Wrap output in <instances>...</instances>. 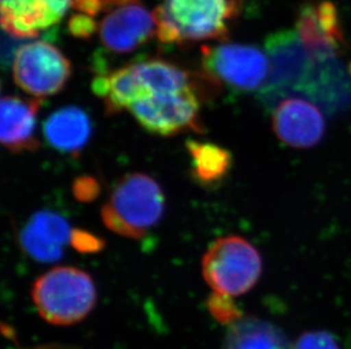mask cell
I'll list each match as a JSON object with an SVG mask.
<instances>
[{"instance_id":"1","label":"cell","mask_w":351,"mask_h":349,"mask_svg":"<svg viewBox=\"0 0 351 349\" xmlns=\"http://www.w3.org/2000/svg\"><path fill=\"white\" fill-rule=\"evenodd\" d=\"M241 8L242 0H159L157 38L167 44L226 41Z\"/></svg>"},{"instance_id":"2","label":"cell","mask_w":351,"mask_h":349,"mask_svg":"<svg viewBox=\"0 0 351 349\" xmlns=\"http://www.w3.org/2000/svg\"><path fill=\"white\" fill-rule=\"evenodd\" d=\"M165 198L162 188L148 174H125L114 185L101 209L106 227L126 238H143L162 219Z\"/></svg>"},{"instance_id":"3","label":"cell","mask_w":351,"mask_h":349,"mask_svg":"<svg viewBox=\"0 0 351 349\" xmlns=\"http://www.w3.org/2000/svg\"><path fill=\"white\" fill-rule=\"evenodd\" d=\"M32 300L47 322L72 326L86 319L97 302L93 278L73 267H57L38 278Z\"/></svg>"},{"instance_id":"4","label":"cell","mask_w":351,"mask_h":349,"mask_svg":"<svg viewBox=\"0 0 351 349\" xmlns=\"http://www.w3.org/2000/svg\"><path fill=\"white\" fill-rule=\"evenodd\" d=\"M202 276L215 293L237 297L248 293L262 276V255L240 236L216 240L202 257Z\"/></svg>"},{"instance_id":"5","label":"cell","mask_w":351,"mask_h":349,"mask_svg":"<svg viewBox=\"0 0 351 349\" xmlns=\"http://www.w3.org/2000/svg\"><path fill=\"white\" fill-rule=\"evenodd\" d=\"M202 57L209 79L237 92L261 91L269 77V58L258 47L242 43L205 46Z\"/></svg>"},{"instance_id":"6","label":"cell","mask_w":351,"mask_h":349,"mask_svg":"<svg viewBox=\"0 0 351 349\" xmlns=\"http://www.w3.org/2000/svg\"><path fill=\"white\" fill-rule=\"evenodd\" d=\"M265 53L269 77L259 91L266 105L278 103L288 93L304 92L312 70L313 58L297 31H278L267 36Z\"/></svg>"},{"instance_id":"7","label":"cell","mask_w":351,"mask_h":349,"mask_svg":"<svg viewBox=\"0 0 351 349\" xmlns=\"http://www.w3.org/2000/svg\"><path fill=\"white\" fill-rule=\"evenodd\" d=\"M12 67L17 86L38 99L62 91L72 74L70 60L57 47L43 40L24 43Z\"/></svg>"},{"instance_id":"8","label":"cell","mask_w":351,"mask_h":349,"mask_svg":"<svg viewBox=\"0 0 351 349\" xmlns=\"http://www.w3.org/2000/svg\"><path fill=\"white\" fill-rule=\"evenodd\" d=\"M200 101L195 88L165 94H153L129 109L148 132L172 136L197 129Z\"/></svg>"},{"instance_id":"9","label":"cell","mask_w":351,"mask_h":349,"mask_svg":"<svg viewBox=\"0 0 351 349\" xmlns=\"http://www.w3.org/2000/svg\"><path fill=\"white\" fill-rule=\"evenodd\" d=\"M97 32L105 49L121 55L148 42L156 34V23L154 13L140 0H134L104 13L97 21Z\"/></svg>"},{"instance_id":"10","label":"cell","mask_w":351,"mask_h":349,"mask_svg":"<svg viewBox=\"0 0 351 349\" xmlns=\"http://www.w3.org/2000/svg\"><path fill=\"white\" fill-rule=\"evenodd\" d=\"M272 125L276 138L295 148L317 145L326 129L321 110L299 96H288L274 105Z\"/></svg>"},{"instance_id":"11","label":"cell","mask_w":351,"mask_h":349,"mask_svg":"<svg viewBox=\"0 0 351 349\" xmlns=\"http://www.w3.org/2000/svg\"><path fill=\"white\" fill-rule=\"evenodd\" d=\"M73 0H0L3 31L31 40L63 20Z\"/></svg>"},{"instance_id":"12","label":"cell","mask_w":351,"mask_h":349,"mask_svg":"<svg viewBox=\"0 0 351 349\" xmlns=\"http://www.w3.org/2000/svg\"><path fill=\"white\" fill-rule=\"evenodd\" d=\"M295 31L313 58L341 53L345 36L335 3H306L299 12Z\"/></svg>"},{"instance_id":"13","label":"cell","mask_w":351,"mask_h":349,"mask_svg":"<svg viewBox=\"0 0 351 349\" xmlns=\"http://www.w3.org/2000/svg\"><path fill=\"white\" fill-rule=\"evenodd\" d=\"M41 100L6 96L1 99L0 139L3 146L13 153L37 151L40 143L36 138L37 115Z\"/></svg>"},{"instance_id":"14","label":"cell","mask_w":351,"mask_h":349,"mask_svg":"<svg viewBox=\"0 0 351 349\" xmlns=\"http://www.w3.org/2000/svg\"><path fill=\"white\" fill-rule=\"evenodd\" d=\"M43 134L53 148L65 153L81 151L91 135V122L82 109L65 107L53 112L43 124Z\"/></svg>"},{"instance_id":"15","label":"cell","mask_w":351,"mask_h":349,"mask_svg":"<svg viewBox=\"0 0 351 349\" xmlns=\"http://www.w3.org/2000/svg\"><path fill=\"white\" fill-rule=\"evenodd\" d=\"M93 90L97 96L103 98L106 112L110 114L130 109L134 103L150 96L132 64L107 75L97 76L93 79Z\"/></svg>"},{"instance_id":"16","label":"cell","mask_w":351,"mask_h":349,"mask_svg":"<svg viewBox=\"0 0 351 349\" xmlns=\"http://www.w3.org/2000/svg\"><path fill=\"white\" fill-rule=\"evenodd\" d=\"M223 349H289L278 326L255 316H243L229 326Z\"/></svg>"},{"instance_id":"17","label":"cell","mask_w":351,"mask_h":349,"mask_svg":"<svg viewBox=\"0 0 351 349\" xmlns=\"http://www.w3.org/2000/svg\"><path fill=\"white\" fill-rule=\"evenodd\" d=\"M186 150L191 157V174L202 186L219 184L229 174L232 167L231 152L226 148L205 142L188 141Z\"/></svg>"},{"instance_id":"18","label":"cell","mask_w":351,"mask_h":349,"mask_svg":"<svg viewBox=\"0 0 351 349\" xmlns=\"http://www.w3.org/2000/svg\"><path fill=\"white\" fill-rule=\"evenodd\" d=\"M132 65L140 82L150 96L180 92L195 88L191 74L167 60L149 58Z\"/></svg>"},{"instance_id":"19","label":"cell","mask_w":351,"mask_h":349,"mask_svg":"<svg viewBox=\"0 0 351 349\" xmlns=\"http://www.w3.org/2000/svg\"><path fill=\"white\" fill-rule=\"evenodd\" d=\"M27 226L47 241L62 247L71 243L74 231L62 216L51 211L34 214Z\"/></svg>"},{"instance_id":"20","label":"cell","mask_w":351,"mask_h":349,"mask_svg":"<svg viewBox=\"0 0 351 349\" xmlns=\"http://www.w3.org/2000/svg\"><path fill=\"white\" fill-rule=\"evenodd\" d=\"M20 244L29 257L45 263H53L63 255V247L53 244L41 237L29 226L20 233Z\"/></svg>"},{"instance_id":"21","label":"cell","mask_w":351,"mask_h":349,"mask_svg":"<svg viewBox=\"0 0 351 349\" xmlns=\"http://www.w3.org/2000/svg\"><path fill=\"white\" fill-rule=\"evenodd\" d=\"M207 307L213 318L226 326H232L233 323L238 322L243 318L241 310L232 297L224 294L214 292L207 300Z\"/></svg>"},{"instance_id":"22","label":"cell","mask_w":351,"mask_h":349,"mask_svg":"<svg viewBox=\"0 0 351 349\" xmlns=\"http://www.w3.org/2000/svg\"><path fill=\"white\" fill-rule=\"evenodd\" d=\"M290 349H341L328 331H307L297 338Z\"/></svg>"},{"instance_id":"23","label":"cell","mask_w":351,"mask_h":349,"mask_svg":"<svg viewBox=\"0 0 351 349\" xmlns=\"http://www.w3.org/2000/svg\"><path fill=\"white\" fill-rule=\"evenodd\" d=\"M130 1L134 0H73L72 8L77 13L84 14L96 20L100 14L106 13L107 10Z\"/></svg>"},{"instance_id":"24","label":"cell","mask_w":351,"mask_h":349,"mask_svg":"<svg viewBox=\"0 0 351 349\" xmlns=\"http://www.w3.org/2000/svg\"><path fill=\"white\" fill-rule=\"evenodd\" d=\"M71 245L81 253H97L103 250L105 243L89 231L74 229Z\"/></svg>"},{"instance_id":"25","label":"cell","mask_w":351,"mask_h":349,"mask_svg":"<svg viewBox=\"0 0 351 349\" xmlns=\"http://www.w3.org/2000/svg\"><path fill=\"white\" fill-rule=\"evenodd\" d=\"M100 186L95 178L81 176L73 183V194L81 202H91L99 195Z\"/></svg>"},{"instance_id":"26","label":"cell","mask_w":351,"mask_h":349,"mask_svg":"<svg viewBox=\"0 0 351 349\" xmlns=\"http://www.w3.org/2000/svg\"><path fill=\"white\" fill-rule=\"evenodd\" d=\"M29 40L20 39L10 36L3 31V39H1V63L3 67L13 65V60L16 56V53L21 47Z\"/></svg>"}]
</instances>
